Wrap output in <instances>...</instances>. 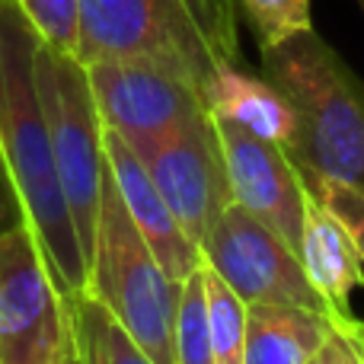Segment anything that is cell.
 Here are the masks:
<instances>
[{"label": "cell", "mask_w": 364, "mask_h": 364, "mask_svg": "<svg viewBox=\"0 0 364 364\" xmlns=\"http://www.w3.org/2000/svg\"><path fill=\"white\" fill-rule=\"evenodd\" d=\"M38 32L16 0H0V147L29 227L68 297L87 291V259L58 182L36 80Z\"/></svg>", "instance_id": "cell-1"}, {"label": "cell", "mask_w": 364, "mask_h": 364, "mask_svg": "<svg viewBox=\"0 0 364 364\" xmlns=\"http://www.w3.org/2000/svg\"><path fill=\"white\" fill-rule=\"evenodd\" d=\"M262 70L294 106L301 170L364 188V83L320 38L304 29L262 48Z\"/></svg>", "instance_id": "cell-2"}, {"label": "cell", "mask_w": 364, "mask_h": 364, "mask_svg": "<svg viewBox=\"0 0 364 364\" xmlns=\"http://www.w3.org/2000/svg\"><path fill=\"white\" fill-rule=\"evenodd\" d=\"M154 364H176V314L182 282L160 259L128 214L112 173L106 170L93 250L87 256V291Z\"/></svg>", "instance_id": "cell-3"}, {"label": "cell", "mask_w": 364, "mask_h": 364, "mask_svg": "<svg viewBox=\"0 0 364 364\" xmlns=\"http://www.w3.org/2000/svg\"><path fill=\"white\" fill-rule=\"evenodd\" d=\"M36 80L48 125L51 157H55L58 182L80 240L83 259L93 250L96 218H100L102 179H106V125L93 100L87 64L77 55L38 45Z\"/></svg>", "instance_id": "cell-4"}, {"label": "cell", "mask_w": 364, "mask_h": 364, "mask_svg": "<svg viewBox=\"0 0 364 364\" xmlns=\"http://www.w3.org/2000/svg\"><path fill=\"white\" fill-rule=\"evenodd\" d=\"M77 58L154 61L198 83L201 93L220 64L186 0H80Z\"/></svg>", "instance_id": "cell-5"}, {"label": "cell", "mask_w": 364, "mask_h": 364, "mask_svg": "<svg viewBox=\"0 0 364 364\" xmlns=\"http://www.w3.org/2000/svg\"><path fill=\"white\" fill-rule=\"evenodd\" d=\"M74 355L70 297L23 220L0 233V364H68Z\"/></svg>", "instance_id": "cell-6"}, {"label": "cell", "mask_w": 364, "mask_h": 364, "mask_svg": "<svg viewBox=\"0 0 364 364\" xmlns=\"http://www.w3.org/2000/svg\"><path fill=\"white\" fill-rule=\"evenodd\" d=\"M205 265H211L227 284L250 304H297L329 316L323 297L310 284L304 262L269 224L252 218L237 201L220 211L201 243ZM333 323V320H329Z\"/></svg>", "instance_id": "cell-7"}, {"label": "cell", "mask_w": 364, "mask_h": 364, "mask_svg": "<svg viewBox=\"0 0 364 364\" xmlns=\"http://www.w3.org/2000/svg\"><path fill=\"white\" fill-rule=\"evenodd\" d=\"M87 74L102 125L134 151L208 115L198 83L154 61H96Z\"/></svg>", "instance_id": "cell-8"}, {"label": "cell", "mask_w": 364, "mask_h": 364, "mask_svg": "<svg viewBox=\"0 0 364 364\" xmlns=\"http://www.w3.org/2000/svg\"><path fill=\"white\" fill-rule=\"evenodd\" d=\"M147 166L151 179L164 192L166 205L173 208L182 230L198 243H205L208 230L233 201L230 182H227L224 151H220L218 132H214L211 112L198 122L154 141L134 151Z\"/></svg>", "instance_id": "cell-9"}, {"label": "cell", "mask_w": 364, "mask_h": 364, "mask_svg": "<svg viewBox=\"0 0 364 364\" xmlns=\"http://www.w3.org/2000/svg\"><path fill=\"white\" fill-rule=\"evenodd\" d=\"M211 119L224 151L233 201L269 224L297 252L307 220V186L291 154L230 119Z\"/></svg>", "instance_id": "cell-10"}, {"label": "cell", "mask_w": 364, "mask_h": 364, "mask_svg": "<svg viewBox=\"0 0 364 364\" xmlns=\"http://www.w3.org/2000/svg\"><path fill=\"white\" fill-rule=\"evenodd\" d=\"M106 164L122 192L128 214H132L134 227L147 240L154 256L160 259L166 275L176 278V282H186L205 262V256H201L198 243L182 230L173 208L166 205L164 192L151 179V173H147V166L134 154V147L119 132H112V128H106Z\"/></svg>", "instance_id": "cell-11"}, {"label": "cell", "mask_w": 364, "mask_h": 364, "mask_svg": "<svg viewBox=\"0 0 364 364\" xmlns=\"http://www.w3.org/2000/svg\"><path fill=\"white\" fill-rule=\"evenodd\" d=\"M310 284L323 297L329 320L339 333H352V294L364 284V259L355 250L348 230L307 192V220L297 250Z\"/></svg>", "instance_id": "cell-12"}, {"label": "cell", "mask_w": 364, "mask_h": 364, "mask_svg": "<svg viewBox=\"0 0 364 364\" xmlns=\"http://www.w3.org/2000/svg\"><path fill=\"white\" fill-rule=\"evenodd\" d=\"M205 102L211 115L237 122L288 154L297 147V112L269 77H252L240 64L220 61L205 87Z\"/></svg>", "instance_id": "cell-13"}, {"label": "cell", "mask_w": 364, "mask_h": 364, "mask_svg": "<svg viewBox=\"0 0 364 364\" xmlns=\"http://www.w3.org/2000/svg\"><path fill=\"white\" fill-rule=\"evenodd\" d=\"M333 323L320 310L297 304H250L246 307V364H310Z\"/></svg>", "instance_id": "cell-14"}, {"label": "cell", "mask_w": 364, "mask_h": 364, "mask_svg": "<svg viewBox=\"0 0 364 364\" xmlns=\"http://www.w3.org/2000/svg\"><path fill=\"white\" fill-rule=\"evenodd\" d=\"M205 291L214 364H246V304L211 265H205Z\"/></svg>", "instance_id": "cell-15"}, {"label": "cell", "mask_w": 364, "mask_h": 364, "mask_svg": "<svg viewBox=\"0 0 364 364\" xmlns=\"http://www.w3.org/2000/svg\"><path fill=\"white\" fill-rule=\"evenodd\" d=\"M176 364H214L205 262L182 282L179 314H176Z\"/></svg>", "instance_id": "cell-16"}, {"label": "cell", "mask_w": 364, "mask_h": 364, "mask_svg": "<svg viewBox=\"0 0 364 364\" xmlns=\"http://www.w3.org/2000/svg\"><path fill=\"white\" fill-rule=\"evenodd\" d=\"M237 6L250 19L259 48H272L297 32L314 29L310 0H237Z\"/></svg>", "instance_id": "cell-17"}, {"label": "cell", "mask_w": 364, "mask_h": 364, "mask_svg": "<svg viewBox=\"0 0 364 364\" xmlns=\"http://www.w3.org/2000/svg\"><path fill=\"white\" fill-rule=\"evenodd\" d=\"M297 170H301V166H297ZM301 179H304V186H307V192L348 230L355 250H358V256L364 259V188L320 176V173H310V170H301Z\"/></svg>", "instance_id": "cell-18"}, {"label": "cell", "mask_w": 364, "mask_h": 364, "mask_svg": "<svg viewBox=\"0 0 364 364\" xmlns=\"http://www.w3.org/2000/svg\"><path fill=\"white\" fill-rule=\"evenodd\" d=\"M45 45L77 55L80 48V0H16Z\"/></svg>", "instance_id": "cell-19"}, {"label": "cell", "mask_w": 364, "mask_h": 364, "mask_svg": "<svg viewBox=\"0 0 364 364\" xmlns=\"http://www.w3.org/2000/svg\"><path fill=\"white\" fill-rule=\"evenodd\" d=\"M83 310H87L90 323H93L96 336H100V346H102V355H106L109 364H154L151 358L144 355V348L125 333L122 323H115L100 304L93 301L90 294H77L74 297Z\"/></svg>", "instance_id": "cell-20"}, {"label": "cell", "mask_w": 364, "mask_h": 364, "mask_svg": "<svg viewBox=\"0 0 364 364\" xmlns=\"http://www.w3.org/2000/svg\"><path fill=\"white\" fill-rule=\"evenodd\" d=\"M237 0H205V36L220 61L240 64Z\"/></svg>", "instance_id": "cell-21"}, {"label": "cell", "mask_w": 364, "mask_h": 364, "mask_svg": "<svg viewBox=\"0 0 364 364\" xmlns=\"http://www.w3.org/2000/svg\"><path fill=\"white\" fill-rule=\"evenodd\" d=\"M23 220H26L23 201H19L16 182H13V176H10V166H6L4 147H0V233L19 227Z\"/></svg>", "instance_id": "cell-22"}, {"label": "cell", "mask_w": 364, "mask_h": 364, "mask_svg": "<svg viewBox=\"0 0 364 364\" xmlns=\"http://www.w3.org/2000/svg\"><path fill=\"white\" fill-rule=\"evenodd\" d=\"M70 307H74V329H77V352H80V361L83 364H109L106 355H102V346H100V336H96L93 323H90L87 310L70 297Z\"/></svg>", "instance_id": "cell-23"}, {"label": "cell", "mask_w": 364, "mask_h": 364, "mask_svg": "<svg viewBox=\"0 0 364 364\" xmlns=\"http://www.w3.org/2000/svg\"><path fill=\"white\" fill-rule=\"evenodd\" d=\"M310 364H364V355H361L358 342H355L352 336L339 333V329L333 326L329 339L323 342V348L316 352V358Z\"/></svg>", "instance_id": "cell-24"}, {"label": "cell", "mask_w": 364, "mask_h": 364, "mask_svg": "<svg viewBox=\"0 0 364 364\" xmlns=\"http://www.w3.org/2000/svg\"><path fill=\"white\" fill-rule=\"evenodd\" d=\"M188 4V10H192V16L198 19V26H201V32H205V0H186ZM208 38V36H205Z\"/></svg>", "instance_id": "cell-25"}, {"label": "cell", "mask_w": 364, "mask_h": 364, "mask_svg": "<svg viewBox=\"0 0 364 364\" xmlns=\"http://www.w3.org/2000/svg\"><path fill=\"white\" fill-rule=\"evenodd\" d=\"M346 336H352V339L358 342V348H361V355H364V320L355 323V329H352V333H346Z\"/></svg>", "instance_id": "cell-26"}, {"label": "cell", "mask_w": 364, "mask_h": 364, "mask_svg": "<svg viewBox=\"0 0 364 364\" xmlns=\"http://www.w3.org/2000/svg\"><path fill=\"white\" fill-rule=\"evenodd\" d=\"M68 364H83V361H80V352H77V355H74V358H70Z\"/></svg>", "instance_id": "cell-27"}]
</instances>
